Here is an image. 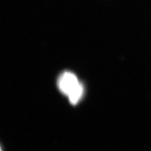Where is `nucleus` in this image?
Listing matches in <instances>:
<instances>
[{
    "instance_id": "obj_1",
    "label": "nucleus",
    "mask_w": 151,
    "mask_h": 151,
    "mask_svg": "<svg viewBox=\"0 0 151 151\" xmlns=\"http://www.w3.org/2000/svg\"><path fill=\"white\" fill-rule=\"evenodd\" d=\"M77 76L70 71L63 72L59 76L57 85L63 94L68 96L80 84Z\"/></svg>"
},
{
    "instance_id": "obj_2",
    "label": "nucleus",
    "mask_w": 151,
    "mask_h": 151,
    "mask_svg": "<svg viewBox=\"0 0 151 151\" xmlns=\"http://www.w3.org/2000/svg\"><path fill=\"white\" fill-rule=\"evenodd\" d=\"M84 93V86L80 83L77 88L68 96L70 103L73 105L77 104L83 97Z\"/></svg>"
}]
</instances>
